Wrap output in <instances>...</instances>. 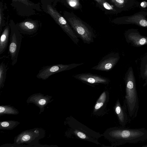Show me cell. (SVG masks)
<instances>
[{
	"instance_id": "1",
	"label": "cell",
	"mask_w": 147,
	"mask_h": 147,
	"mask_svg": "<svg viewBox=\"0 0 147 147\" xmlns=\"http://www.w3.org/2000/svg\"><path fill=\"white\" fill-rule=\"evenodd\" d=\"M103 136L111 143L112 146H115L147 141V129L144 128L130 129L114 127L107 129Z\"/></svg>"
},
{
	"instance_id": "2",
	"label": "cell",
	"mask_w": 147,
	"mask_h": 147,
	"mask_svg": "<svg viewBox=\"0 0 147 147\" xmlns=\"http://www.w3.org/2000/svg\"><path fill=\"white\" fill-rule=\"evenodd\" d=\"M125 101L130 117H135L138 109V99L135 78L132 68H129L125 78Z\"/></svg>"
},
{
	"instance_id": "3",
	"label": "cell",
	"mask_w": 147,
	"mask_h": 147,
	"mask_svg": "<svg viewBox=\"0 0 147 147\" xmlns=\"http://www.w3.org/2000/svg\"><path fill=\"white\" fill-rule=\"evenodd\" d=\"M63 16L84 43L94 42L95 36L91 27L73 13L63 12Z\"/></svg>"
},
{
	"instance_id": "4",
	"label": "cell",
	"mask_w": 147,
	"mask_h": 147,
	"mask_svg": "<svg viewBox=\"0 0 147 147\" xmlns=\"http://www.w3.org/2000/svg\"><path fill=\"white\" fill-rule=\"evenodd\" d=\"M66 123L69 127L70 133L77 138L97 145L100 144L98 140L103 134L93 131L73 117H69L66 120Z\"/></svg>"
},
{
	"instance_id": "5",
	"label": "cell",
	"mask_w": 147,
	"mask_h": 147,
	"mask_svg": "<svg viewBox=\"0 0 147 147\" xmlns=\"http://www.w3.org/2000/svg\"><path fill=\"white\" fill-rule=\"evenodd\" d=\"M41 1L44 11L53 18L74 43L78 45L79 39L64 16L58 12L51 3L45 0H41Z\"/></svg>"
},
{
	"instance_id": "6",
	"label": "cell",
	"mask_w": 147,
	"mask_h": 147,
	"mask_svg": "<svg viewBox=\"0 0 147 147\" xmlns=\"http://www.w3.org/2000/svg\"><path fill=\"white\" fill-rule=\"evenodd\" d=\"M45 131L42 128H35L22 131L16 136L14 140L13 146H19L21 144L25 143L30 146L39 145V140L44 138Z\"/></svg>"
},
{
	"instance_id": "7",
	"label": "cell",
	"mask_w": 147,
	"mask_h": 147,
	"mask_svg": "<svg viewBox=\"0 0 147 147\" xmlns=\"http://www.w3.org/2000/svg\"><path fill=\"white\" fill-rule=\"evenodd\" d=\"M9 24L10 28V34L9 52L11 56V64L14 65L17 61L22 36L13 20H10Z\"/></svg>"
},
{
	"instance_id": "8",
	"label": "cell",
	"mask_w": 147,
	"mask_h": 147,
	"mask_svg": "<svg viewBox=\"0 0 147 147\" xmlns=\"http://www.w3.org/2000/svg\"><path fill=\"white\" fill-rule=\"evenodd\" d=\"M84 63L69 64H57L47 66L40 70L36 75L38 79L45 80L50 76L62 71L68 70L82 65Z\"/></svg>"
},
{
	"instance_id": "9",
	"label": "cell",
	"mask_w": 147,
	"mask_h": 147,
	"mask_svg": "<svg viewBox=\"0 0 147 147\" xmlns=\"http://www.w3.org/2000/svg\"><path fill=\"white\" fill-rule=\"evenodd\" d=\"M118 54L111 53L104 56L98 64L92 67V69L103 71L111 70L117 63L119 59Z\"/></svg>"
},
{
	"instance_id": "10",
	"label": "cell",
	"mask_w": 147,
	"mask_h": 147,
	"mask_svg": "<svg viewBox=\"0 0 147 147\" xmlns=\"http://www.w3.org/2000/svg\"><path fill=\"white\" fill-rule=\"evenodd\" d=\"M16 24L21 34L28 35L36 33L40 25L39 21L30 19H27Z\"/></svg>"
},
{
	"instance_id": "11",
	"label": "cell",
	"mask_w": 147,
	"mask_h": 147,
	"mask_svg": "<svg viewBox=\"0 0 147 147\" xmlns=\"http://www.w3.org/2000/svg\"><path fill=\"white\" fill-rule=\"evenodd\" d=\"M74 77L83 82L92 85L107 84L109 82V80L106 78L90 73L77 74Z\"/></svg>"
},
{
	"instance_id": "12",
	"label": "cell",
	"mask_w": 147,
	"mask_h": 147,
	"mask_svg": "<svg viewBox=\"0 0 147 147\" xmlns=\"http://www.w3.org/2000/svg\"><path fill=\"white\" fill-rule=\"evenodd\" d=\"M52 97V96H45L41 93H36L29 96L26 102L28 104L33 103L38 107L40 109V114L44 111L45 107L53 100H51Z\"/></svg>"
},
{
	"instance_id": "13",
	"label": "cell",
	"mask_w": 147,
	"mask_h": 147,
	"mask_svg": "<svg viewBox=\"0 0 147 147\" xmlns=\"http://www.w3.org/2000/svg\"><path fill=\"white\" fill-rule=\"evenodd\" d=\"M126 40L134 47H138L147 44V37L141 35L138 31H129L125 34Z\"/></svg>"
},
{
	"instance_id": "14",
	"label": "cell",
	"mask_w": 147,
	"mask_h": 147,
	"mask_svg": "<svg viewBox=\"0 0 147 147\" xmlns=\"http://www.w3.org/2000/svg\"><path fill=\"white\" fill-rule=\"evenodd\" d=\"M109 99V93L104 91L100 95L94 105L93 111L94 115H98L102 113L106 108Z\"/></svg>"
},
{
	"instance_id": "15",
	"label": "cell",
	"mask_w": 147,
	"mask_h": 147,
	"mask_svg": "<svg viewBox=\"0 0 147 147\" xmlns=\"http://www.w3.org/2000/svg\"><path fill=\"white\" fill-rule=\"evenodd\" d=\"M114 108L120 124L122 127H124L127 122V115L125 107L121 105L119 99L117 100Z\"/></svg>"
},
{
	"instance_id": "16",
	"label": "cell",
	"mask_w": 147,
	"mask_h": 147,
	"mask_svg": "<svg viewBox=\"0 0 147 147\" xmlns=\"http://www.w3.org/2000/svg\"><path fill=\"white\" fill-rule=\"evenodd\" d=\"M10 30L9 24L6 26L2 31L0 39V55L5 51L7 46L9 32Z\"/></svg>"
},
{
	"instance_id": "17",
	"label": "cell",
	"mask_w": 147,
	"mask_h": 147,
	"mask_svg": "<svg viewBox=\"0 0 147 147\" xmlns=\"http://www.w3.org/2000/svg\"><path fill=\"white\" fill-rule=\"evenodd\" d=\"M140 68V75L145 82L143 86H145L147 85V53L141 59Z\"/></svg>"
},
{
	"instance_id": "18",
	"label": "cell",
	"mask_w": 147,
	"mask_h": 147,
	"mask_svg": "<svg viewBox=\"0 0 147 147\" xmlns=\"http://www.w3.org/2000/svg\"><path fill=\"white\" fill-rule=\"evenodd\" d=\"M18 110L10 105H1L0 106V116L4 114L16 115L18 114Z\"/></svg>"
},
{
	"instance_id": "19",
	"label": "cell",
	"mask_w": 147,
	"mask_h": 147,
	"mask_svg": "<svg viewBox=\"0 0 147 147\" xmlns=\"http://www.w3.org/2000/svg\"><path fill=\"white\" fill-rule=\"evenodd\" d=\"M20 123L19 121L14 120L1 121L0 130H11L13 129Z\"/></svg>"
},
{
	"instance_id": "20",
	"label": "cell",
	"mask_w": 147,
	"mask_h": 147,
	"mask_svg": "<svg viewBox=\"0 0 147 147\" xmlns=\"http://www.w3.org/2000/svg\"><path fill=\"white\" fill-rule=\"evenodd\" d=\"M7 69V66L3 63L0 65V88H3L6 77Z\"/></svg>"
},
{
	"instance_id": "21",
	"label": "cell",
	"mask_w": 147,
	"mask_h": 147,
	"mask_svg": "<svg viewBox=\"0 0 147 147\" xmlns=\"http://www.w3.org/2000/svg\"><path fill=\"white\" fill-rule=\"evenodd\" d=\"M12 2H19L24 4L30 7L35 9L38 11H41L42 10L40 9V4L34 3L29 0H11Z\"/></svg>"
},
{
	"instance_id": "22",
	"label": "cell",
	"mask_w": 147,
	"mask_h": 147,
	"mask_svg": "<svg viewBox=\"0 0 147 147\" xmlns=\"http://www.w3.org/2000/svg\"><path fill=\"white\" fill-rule=\"evenodd\" d=\"M65 4L74 9H78L81 7L79 0H60Z\"/></svg>"
},
{
	"instance_id": "23",
	"label": "cell",
	"mask_w": 147,
	"mask_h": 147,
	"mask_svg": "<svg viewBox=\"0 0 147 147\" xmlns=\"http://www.w3.org/2000/svg\"><path fill=\"white\" fill-rule=\"evenodd\" d=\"M3 5L2 2H0V34H1L3 30V28L5 25V20L4 18V13H3Z\"/></svg>"
},
{
	"instance_id": "24",
	"label": "cell",
	"mask_w": 147,
	"mask_h": 147,
	"mask_svg": "<svg viewBox=\"0 0 147 147\" xmlns=\"http://www.w3.org/2000/svg\"><path fill=\"white\" fill-rule=\"evenodd\" d=\"M101 7L109 11H115V9L114 8L113 5L111 4L107 1H104L102 4Z\"/></svg>"
},
{
	"instance_id": "25",
	"label": "cell",
	"mask_w": 147,
	"mask_h": 147,
	"mask_svg": "<svg viewBox=\"0 0 147 147\" xmlns=\"http://www.w3.org/2000/svg\"><path fill=\"white\" fill-rule=\"evenodd\" d=\"M139 24L143 27H147V21L144 20H142L139 22Z\"/></svg>"
},
{
	"instance_id": "26",
	"label": "cell",
	"mask_w": 147,
	"mask_h": 147,
	"mask_svg": "<svg viewBox=\"0 0 147 147\" xmlns=\"http://www.w3.org/2000/svg\"><path fill=\"white\" fill-rule=\"evenodd\" d=\"M46 1L51 3L54 6L57 4V3L60 0H45Z\"/></svg>"
},
{
	"instance_id": "27",
	"label": "cell",
	"mask_w": 147,
	"mask_h": 147,
	"mask_svg": "<svg viewBox=\"0 0 147 147\" xmlns=\"http://www.w3.org/2000/svg\"><path fill=\"white\" fill-rule=\"evenodd\" d=\"M101 6H102V3L104 1H107V0H95Z\"/></svg>"
},
{
	"instance_id": "28",
	"label": "cell",
	"mask_w": 147,
	"mask_h": 147,
	"mask_svg": "<svg viewBox=\"0 0 147 147\" xmlns=\"http://www.w3.org/2000/svg\"><path fill=\"white\" fill-rule=\"evenodd\" d=\"M142 147H147V144L145 145H144V146H142Z\"/></svg>"
}]
</instances>
